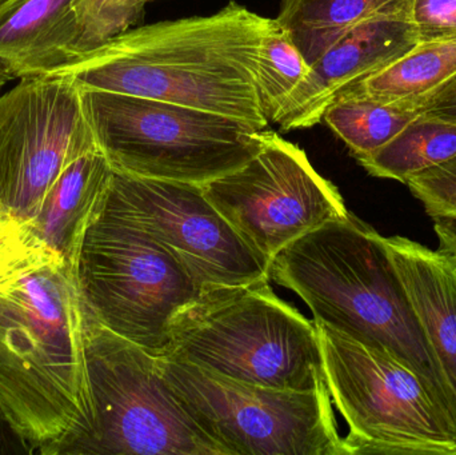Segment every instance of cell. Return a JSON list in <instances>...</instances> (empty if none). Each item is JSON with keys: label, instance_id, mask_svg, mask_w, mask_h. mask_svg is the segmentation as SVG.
<instances>
[{"label": "cell", "instance_id": "1", "mask_svg": "<svg viewBox=\"0 0 456 455\" xmlns=\"http://www.w3.org/2000/svg\"><path fill=\"white\" fill-rule=\"evenodd\" d=\"M273 24L230 2L213 15L131 27L53 74L80 88L194 107L265 130L256 71Z\"/></svg>", "mask_w": 456, "mask_h": 455}, {"label": "cell", "instance_id": "2", "mask_svg": "<svg viewBox=\"0 0 456 455\" xmlns=\"http://www.w3.org/2000/svg\"><path fill=\"white\" fill-rule=\"evenodd\" d=\"M271 280L294 291L314 320L414 371L456 425V398L394 264L386 238L351 213L281 248Z\"/></svg>", "mask_w": 456, "mask_h": 455}, {"label": "cell", "instance_id": "3", "mask_svg": "<svg viewBox=\"0 0 456 455\" xmlns=\"http://www.w3.org/2000/svg\"><path fill=\"white\" fill-rule=\"evenodd\" d=\"M86 413L82 301L71 264L56 258L0 291V414L39 454Z\"/></svg>", "mask_w": 456, "mask_h": 455}, {"label": "cell", "instance_id": "4", "mask_svg": "<svg viewBox=\"0 0 456 455\" xmlns=\"http://www.w3.org/2000/svg\"><path fill=\"white\" fill-rule=\"evenodd\" d=\"M83 306V305H82ZM87 413L42 455H226L176 397L159 357L83 309Z\"/></svg>", "mask_w": 456, "mask_h": 455}, {"label": "cell", "instance_id": "5", "mask_svg": "<svg viewBox=\"0 0 456 455\" xmlns=\"http://www.w3.org/2000/svg\"><path fill=\"white\" fill-rule=\"evenodd\" d=\"M268 282L206 291L174 321L162 358L271 389L327 387L315 322L276 297Z\"/></svg>", "mask_w": 456, "mask_h": 455}, {"label": "cell", "instance_id": "6", "mask_svg": "<svg viewBox=\"0 0 456 455\" xmlns=\"http://www.w3.org/2000/svg\"><path fill=\"white\" fill-rule=\"evenodd\" d=\"M72 270L83 309L159 358L167 352L175 318L210 290L173 251L104 200L83 234Z\"/></svg>", "mask_w": 456, "mask_h": 455}, {"label": "cell", "instance_id": "7", "mask_svg": "<svg viewBox=\"0 0 456 455\" xmlns=\"http://www.w3.org/2000/svg\"><path fill=\"white\" fill-rule=\"evenodd\" d=\"M80 96L96 146L127 175L203 186L246 165L262 144L256 126L216 112L88 88Z\"/></svg>", "mask_w": 456, "mask_h": 455}, {"label": "cell", "instance_id": "8", "mask_svg": "<svg viewBox=\"0 0 456 455\" xmlns=\"http://www.w3.org/2000/svg\"><path fill=\"white\" fill-rule=\"evenodd\" d=\"M347 455H456V425L406 366L314 320Z\"/></svg>", "mask_w": 456, "mask_h": 455}, {"label": "cell", "instance_id": "9", "mask_svg": "<svg viewBox=\"0 0 456 455\" xmlns=\"http://www.w3.org/2000/svg\"><path fill=\"white\" fill-rule=\"evenodd\" d=\"M159 363L190 416L226 455H347L327 387L271 389L184 361Z\"/></svg>", "mask_w": 456, "mask_h": 455}, {"label": "cell", "instance_id": "10", "mask_svg": "<svg viewBox=\"0 0 456 455\" xmlns=\"http://www.w3.org/2000/svg\"><path fill=\"white\" fill-rule=\"evenodd\" d=\"M202 189L268 264L292 240L348 213L337 187L314 168L305 152L265 128L259 151L246 165Z\"/></svg>", "mask_w": 456, "mask_h": 455}, {"label": "cell", "instance_id": "11", "mask_svg": "<svg viewBox=\"0 0 456 455\" xmlns=\"http://www.w3.org/2000/svg\"><path fill=\"white\" fill-rule=\"evenodd\" d=\"M95 149L74 80L21 77L0 95V207L29 223L61 174Z\"/></svg>", "mask_w": 456, "mask_h": 455}, {"label": "cell", "instance_id": "12", "mask_svg": "<svg viewBox=\"0 0 456 455\" xmlns=\"http://www.w3.org/2000/svg\"><path fill=\"white\" fill-rule=\"evenodd\" d=\"M104 205L173 251L206 288L270 280V264L241 240L200 184L114 170Z\"/></svg>", "mask_w": 456, "mask_h": 455}, {"label": "cell", "instance_id": "13", "mask_svg": "<svg viewBox=\"0 0 456 455\" xmlns=\"http://www.w3.org/2000/svg\"><path fill=\"white\" fill-rule=\"evenodd\" d=\"M409 7L375 16L342 35L310 67L273 123L284 131L318 125L338 93L412 50L419 37Z\"/></svg>", "mask_w": 456, "mask_h": 455}, {"label": "cell", "instance_id": "14", "mask_svg": "<svg viewBox=\"0 0 456 455\" xmlns=\"http://www.w3.org/2000/svg\"><path fill=\"white\" fill-rule=\"evenodd\" d=\"M386 243L456 398V266L406 237L386 238Z\"/></svg>", "mask_w": 456, "mask_h": 455}, {"label": "cell", "instance_id": "15", "mask_svg": "<svg viewBox=\"0 0 456 455\" xmlns=\"http://www.w3.org/2000/svg\"><path fill=\"white\" fill-rule=\"evenodd\" d=\"M77 43L74 0H13L0 11V61L19 79L58 71Z\"/></svg>", "mask_w": 456, "mask_h": 455}, {"label": "cell", "instance_id": "16", "mask_svg": "<svg viewBox=\"0 0 456 455\" xmlns=\"http://www.w3.org/2000/svg\"><path fill=\"white\" fill-rule=\"evenodd\" d=\"M112 178L114 168L103 152L99 149L87 152L61 174L29 222L35 235L71 266Z\"/></svg>", "mask_w": 456, "mask_h": 455}, {"label": "cell", "instance_id": "17", "mask_svg": "<svg viewBox=\"0 0 456 455\" xmlns=\"http://www.w3.org/2000/svg\"><path fill=\"white\" fill-rule=\"evenodd\" d=\"M454 77L456 37L419 42L385 69L346 88L337 96L363 95L385 103L407 104L420 110V104L428 96Z\"/></svg>", "mask_w": 456, "mask_h": 455}, {"label": "cell", "instance_id": "18", "mask_svg": "<svg viewBox=\"0 0 456 455\" xmlns=\"http://www.w3.org/2000/svg\"><path fill=\"white\" fill-rule=\"evenodd\" d=\"M409 5L410 0H281L275 19L311 67L354 27Z\"/></svg>", "mask_w": 456, "mask_h": 455}, {"label": "cell", "instance_id": "19", "mask_svg": "<svg viewBox=\"0 0 456 455\" xmlns=\"http://www.w3.org/2000/svg\"><path fill=\"white\" fill-rule=\"evenodd\" d=\"M456 158V123L420 114L362 167L377 178L407 183L410 178Z\"/></svg>", "mask_w": 456, "mask_h": 455}, {"label": "cell", "instance_id": "20", "mask_svg": "<svg viewBox=\"0 0 456 455\" xmlns=\"http://www.w3.org/2000/svg\"><path fill=\"white\" fill-rule=\"evenodd\" d=\"M420 114V110L407 104L385 103L363 95H340L327 107L322 122L345 142L358 160L382 149Z\"/></svg>", "mask_w": 456, "mask_h": 455}, {"label": "cell", "instance_id": "21", "mask_svg": "<svg viewBox=\"0 0 456 455\" xmlns=\"http://www.w3.org/2000/svg\"><path fill=\"white\" fill-rule=\"evenodd\" d=\"M308 72L307 61L275 19L263 39L256 71L257 95L268 122H273Z\"/></svg>", "mask_w": 456, "mask_h": 455}, {"label": "cell", "instance_id": "22", "mask_svg": "<svg viewBox=\"0 0 456 455\" xmlns=\"http://www.w3.org/2000/svg\"><path fill=\"white\" fill-rule=\"evenodd\" d=\"M406 184L433 221L439 253L456 266V158L412 176Z\"/></svg>", "mask_w": 456, "mask_h": 455}, {"label": "cell", "instance_id": "23", "mask_svg": "<svg viewBox=\"0 0 456 455\" xmlns=\"http://www.w3.org/2000/svg\"><path fill=\"white\" fill-rule=\"evenodd\" d=\"M152 2L157 0H74L77 23L75 56L94 50L110 37L131 28L141 19L146 5Z\"/></svg>", "mask_w": 456, "mask_h": 455}, {"label": "cell", "instance_id": "24", "mask_svg": "<svg viewBox=\"0 0 456 455\" xmlns=\"http://www.w3.org/2000/svg\"><path fill=\"white\" fill-rule=\"evenodd\" d=\"M409 15L419 42L456 37V0H410Z\"/></svg>", "mask_w": 456, "mask_h": 455}, {"label": "cell", "instance_id": "25", "mask_svg": "<svg viewBox=\"0 0 456 455\" xmlns=\"http://www.w3.org/2000/svg\"><path fill=\"white\" fill-rule=\"evenodd\" d=\"M422 114L456 123V77L420 104Z\"/></svg>", "mask_w": 456, "mask_h": 455}, {"label": "cell", "instance_id": "26", "mask_svg": "<svg viewBox=\"0 0 456 455\" xmlns=\"http://www.w3.org/2000/svg\"><path fill=\"white\" fill-rule=\"evenodd\" d=\"M32 454L28 446L11 430L0 414V455Z\"/></svg>", "mask_w": 456, "mask_h": 455}, {"label": "cell", "instance_id": "27", "mask_svg": "<svg viewBox=\"0 0 456 455\" xmlns=\"http://www.w3.org/2000/svg\"><path fill=\"white\" fill-rule=\"evenodd\" d=\"M24 277V275H23ZM21 277L19 275L12 274V272H5V270L0 269V291L7 290L10 288L16 280H20Z\"/></svg>", "mask_w": 456, "mask_h": 455}, {"label": "cell", "instance_id": "28", "mask_svg": "<svg viewBox=\"0 0 456 455\" xmlns=\"http://www.w3.org/2000/svg\"><path fill=\"white\" fill-rule=\"evenodd\" d=\"M13 79H16V77H13V74L11 72V69H8L7 64H5L4 61H0V88Z\"/></svg>", "mask_w": 456, "mask_h": 455}, {"label": "cell", "instance_id": "29", "mask_svg": "<svg viewBox=\"0 0 456 455\" xmlns=\"http://www.w3.org/2000/svg\"><path fill=\"white\" fill-rule=\"evenodd\" d=\"M13 0H0V11L3 10V8L7 7L8 4H11Z\"/></svg>", "mask_w": 456, "mask_h": 455}, {"label": "cell", "instance_id": "30", "mask_svg": "<svg viewBox=\"0 0 456 455\" xmlns=\"http://www.w3.org/2000/svg\"><path fill=\"white\" fill-rule=\"evenodd\" d=\"M0 90H2V88H0Z\"/></svg>", "mask_w": 456, "mask_h": 455}]
</instances>
